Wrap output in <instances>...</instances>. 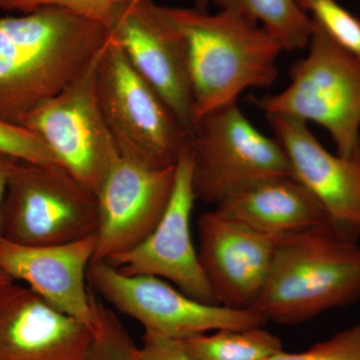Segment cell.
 Masks as SVG:
<instances>
[{
  "instance_id": "6da1fadb",
  "label": "cell",
  "mask_w": 360,
  "mask_h": 360,
  "mask_svg": "<svg viewBox=\"0 0 360 360\" xmlns=\"http://www.w3.org/2000/svg\"><path fill=\"white\" fill-rule=\"evenodd\" d=\"M108 39L103 23L61 7L0 18V120L20 124L73 82Z\"/></svg>"
},
{
  "instance_id": "7a4b0ae2",
  "label": "cell",
  "mask_w": 360,
  "mask_h": 360,
  "mask_svg": "<svg viewBox=\"0 0 360 360\" xmlns=\"http://www.w3.org/2000/svg\"><path fill=\"white\" fill-rule=\"evenodd\" d=\"M165 9L186 39L193 124L207 113L238 103L245 90L276 82L277 58L284 51L262 25L229 11Z\"/></svg>"
},
{
  "instance_id": "3957f363",
  "label": "cell",
  "mask_w": 360,
  "mask_h": 360,
  "mask_svg": "<svg viewBox=\"0 0 360 360\" xmlns=\"http://www.w3.org/2000/svg\"><path fill=\"white\" fill-rule=\"evenodd\" d=\"M360 302V245L330 224L277 243L253 309L266 321L304 323Z\"/></svg>"
},
{
  "instance_id": "277c9868",
  "label": "cell",
  "mask_w": 360,
  "mask_h": 360,
  "mask_svg": "<svg viewBox=\"0 0 360 360\" xmlns=\"http://www.w3.org/2000/svg\"><path fill=\"white\" fill-rule=\"evenodd\" d=\"M307 47V56L291 65L288 86L278 94L252 97L251 103L265 115L321 125L338 155H354L360 148V59L314 22Z\"/></svg>"
},
{
  "instance_id": "5b68a950",
  "label": "cell",
  "mask_w": 360,
  "mask_h": 360,
  "mask_svg": "<svg viewBox=\"0 0 360 360\" xmlns=\"http://www.w3.org/2000/svg\"><path fill=\"white\" fill-rule=\"evenodd\" d=\"M96 84L120 156L151 167L176 165L191 132L110 37L97 58Z\"/></svg>"
},
{
  "instance_id": "8992f818",
  "label": "cell",
  "mask_w": 360,
  "mask_h": 360,
  "mask_svg": "<svg viewBox=\"0 0 360 360\" xmlns=\"http://www.w3.org/2000/svg\"><path fill=\"white\" fill-rule=\"evenodd\" d=\"M196 201L219 205L225 198L262 180L295 176L276 137L260 132L238 103L203 115L188 139Z\"/></svg>"
},
{
  "instance_id": "52a82bcc",
  "label": "cell",
  "mask_w": 360,
  "mask_h": 360,
  "mask_svg": "<svg viewBox=\"0 0 360 360\" xmlns=\"http://www.w3.org/2000/svg\"><path fill=\"white\" fill-rule=\"evenodd\" d=\"M96 193L58 165L20 161L9 181L2 238L18 245L72 243L96 233Z\"/></svg>"
},
{
  "instance_id": "ba28073f",
  "label": "cell",
  "mask_w": 360,
  "mask_h": 360,
  "mask_svg": "<svg viewBox=\"0 0 360 360\" xmlns=\"http://www.w3.org/2000/svg\"><path fill=\"white\" fill-rule=\"evenodd\" d=\"M89 281L120 314L139 322L146 333L182 340L219 329L262 328L267 321L257 310L200 302L167 281L127 276L104 262H91Z\"/></svg>"
},
{
  "instance_id": "9c48e42d",
  "label": "cell",
  "mask_w": 360,
  "mask_h": 360,
  "mask_svg": "<svg viewBox=\"0 0 360 360\" xmlns=\"http://www.w3.org/2000/svg\"><path fill=\"white\" fill-rule=\"evenodd\" d=\"M98 56L68 86L20 122L39 135L61 167L96 193L120 158L97 96Z\"/></svg>"
},
{
  "instance_id": "30bf717a",
  "label": "cell",
  "mask_w": 360,
  "mask_h": 360,
  "mask_svg": "<svg viewBox=\"0 0 360 360\" xmlns=\"http://www.w3.org/2000/svg\"><path fill=\"white\" fill-rule=\"evenodd\" d=\"M108 30L135 70L191 132L193 96L186 41L165 6L153 0H130Z\"/></svg>"
},
{
  "instance_id": "8fae6325",
  "label": "cell",
  "mask_w": 360,
  "mask_h": 360,
  "mask_svg": "<svg viewBox=\"0 0 360 360\" xmlns=\"http://www.w3.org/2000/svg\"><path fill=\"white\" fill-rule=\"evenodd\" d=\"M195 201L187 141L175 165L174 191L160 222L139 245L106 262L127 276L158 277L200 302L219 304L191 236Z\"/></svg>"
},
{
  "instance_id": "7c38bea8",
  "label": "cell",
  "mask_w": 360,
  "mask_h": 360,
  "mask_svg": "<svg viewBox=\"0 0 360 360\" xmlns=\"http://www.w3.org/2000/svg\"><path fill=\"white\" fill-rule=\"evenodd\" d=\"M175 165L151 167L120 156L97 191L98 226L94 260L108 262L148 238L174 191Z\"/></svg>"
},
{
  "instance_id": "4fadbf2b",
  "label": "cell",
  "mask_w": 360,
  "mask_h": 360,
  "mask_svg": "<svg viewBox=\"0 0 360 360\" xmlns=\"http://www.w3.org/2000/svg\"><path fill=\"white\" fill-rule=\"evenodd\" d=\"M198 234L200 264L217 303L253 309L279 239L253 231L215 208L200 215Z\"/></svg>"
},
{
  "instance_id": "5bb4252c",
  "label": "cell",
  "mask_w": 360,
  "mask_h": 360,
  "mask_svg": "<svg viewBox=\"0 0 360 360\" xmlns=\"http://www.w3.org/2000/svg\"><path fill=\"white\" fill-rule=\"evenodd\" d=\"M296 179L307 187L335 225L360 238V148L350 156L333 155L317 141L309 124L281 115H266Z\"/></svg>"
},
{
  "instance_id": "9a60e30c",
  "label": "cell",
  "mask_w": 360,
  "mask_h": 360,
  "mask_svg": "<svg viewBox=\"0 0 360 360\" xmlns=\"http://www.w3.org/2000/svg\"><path fill=\"white\" fill-rule=\"evenodd\" d=\"M96 233L72 243L23 245L0 238V267L56 309L94 328L96 297L87 290Z\"/></svg>"
},
{
  "instance_id": "2e32d148",
  "label": "cell",
  "mask_w": 360,
  "mask_h": 360,
  "mask_svg": "<svg viewBox=\"0 0 360 360\" xmlns=\"http://www.w3.org/2000/svg\"><path fill=\"white\" fill-rule=\"evenodd\" d=\"M94 336L92 326L27 286L0 295V360H84Z\"/></svg>"
},
{
  "instance_id": "e0dca14e",
  "label": "cell",
  "mask_w": 360,
  "mask_h": 360,
  "mask_svg": "<svg viewBox=\"0 0 360 360\" xmlns=\"http://www.w3.org/2000/svg\"><path fill=\"white\" fill-rule=\"evenodd\" d=\"M214 208L253 231L277 239L329 222L321 202L295 176L255 182Z\"/></svg>"
},
{
  "instance_id": "ac0fdd59",
  "label": "cell",
  "mask_w": 360,
  "mask_h": 360,
  "mask_svg": "<svg viewBox=\"0 0 360 360\" xmlns=\"http://www.w3.org/2000/svg\"><path fill=\"white\" fill-rule=\"evenodd\" d=\"M220 11L245 16L274 35L283 51L305 49L314 32L309 14L298 6L297 0H212Z\"/></svg>"
},
{
  "instance_id": "d6986e66",
  "label": "cell",
  "mask_w": 360,
  "mask_h": 360,
  "mask_svg": "<svg viewBox=\"0 0 360 360\" xmlns=\"http://www.w3.org/2000/svg\"><path fill=\"white\" fill-rule=\"evenodd\" d=\"M181 341L193 360H266L283 350L278 336L264 326L219 329L212 335H198Z\"/></svg>"
},
{
  "instance_id": "ffe728a7",
  "label": "cell",
  "mask_w": 360,
  "mask_h": 360,
  "mask_svg": "<svg viewBox=\"0 0 360 360\" xmlns=\"http://www.w3.org/2000/svg\"><path fill=\"white\" fill-rule=\"evenodd\" d=\"M94 336L84 360H141L139 347L112 309L96 300Z\"/></svg>"
},
{
  "instance_id": "44dd1931",
  "label": "cell",
  "mask_w": 360,
  "mask_h": 360,
  "mask_svg": "<svg viewBox=\"0 0 360 360\" xmlns=\"http://www.w3.org/2000/svg\"><path fill=\"white\" fill-rule=\"evenodd\" d=\"M312 21L335 44L360 59V18L336 0H297Z\"/></svg>"
},
{
  "instance_id": "7402d4cb",
  "label": "cell",
  "mask_w": 360,
  "mask_h": 360,
  "mask_svg": "<svg viewBox=\"0 0 360 360\" xmlns=\"http://www.w3.org/2000/svg\"><path fill=\"white\" fill-rule=\"evenodd\" d=\"M130 0H0V11L32 13L44 6L68 9L110 28L116 13Z\"/></svg>"
},
{
  "instance_id": "603a6c76",
  "label": "cell",
  "mask_w": 360,
  "mask_h": 360,
  "mask_svg": "<svg viewBox=\"0 0 360 360\" xmlns=\"http://www.w3.org/2000/svg\"><path fill=\"white\" fill-rule=\"evenodd\" d=\"M266 360H360V323L342 329L302 352H277Z\"/></svg>"
},
{
  "instance_id": "cb8c5ba5",
  "label": "cell",
  "mask_w": 360,
  "mask_h": 360,
  "mask_svg": "<svg viewBox=\"0 0 360 360\" xmlns=\"http://www.w3.org/2000/svg\"><path fill=\"white\" fill-rule=\"evenodd\" d=\"M0 153L26 162L60 165L39 135L22 125L2 120H0Z\"/></svg>"
},
{
  "instance_id": "d4e9b609",
  "label": "cell",
  "mask_w": 360,
  "mask_h": 360,
  "mask_svg": "<svg viewBox=\"0 0 360 360\" xmlns=\"http://www.w3.org/2000/svg\"><path fill=\"white\" fill-rule=\"evenodd\" d=\"M139 354L141 360H193L181 341L144 333Z\"/></svg>"
},
{
  "instance_id": "484cf974",
  "label": "cell",
  "mask_w": 360,
  "mask_h": 360,
  "mask_svg": "<svg viewBox=\"0 0 360 360\" xmlns=\"http://www.w3.org/2000/svg\"><path fill=\"white\" fill-rule=\"evenodd\" d=\"M20 160L13 156L0 153V238H2V217H4V206L6 201L7 188L9 181L16 165Z\"/></svg>"
},
{
  "instance_id": "4316f807",
  "label": "cell",
  "mask_w": 360,
  "mask_h": 360,
  "mask_svg": "<svg viewBox=\"0 0 360 360\" xmlns=\"http://www.w3.org/2000/svg\"><path fill=\"white\" fill-rule=\"evenodd\" d=\"M15 281L0 267V295L13 285Z\"/></svg>"
}]
</instances>
